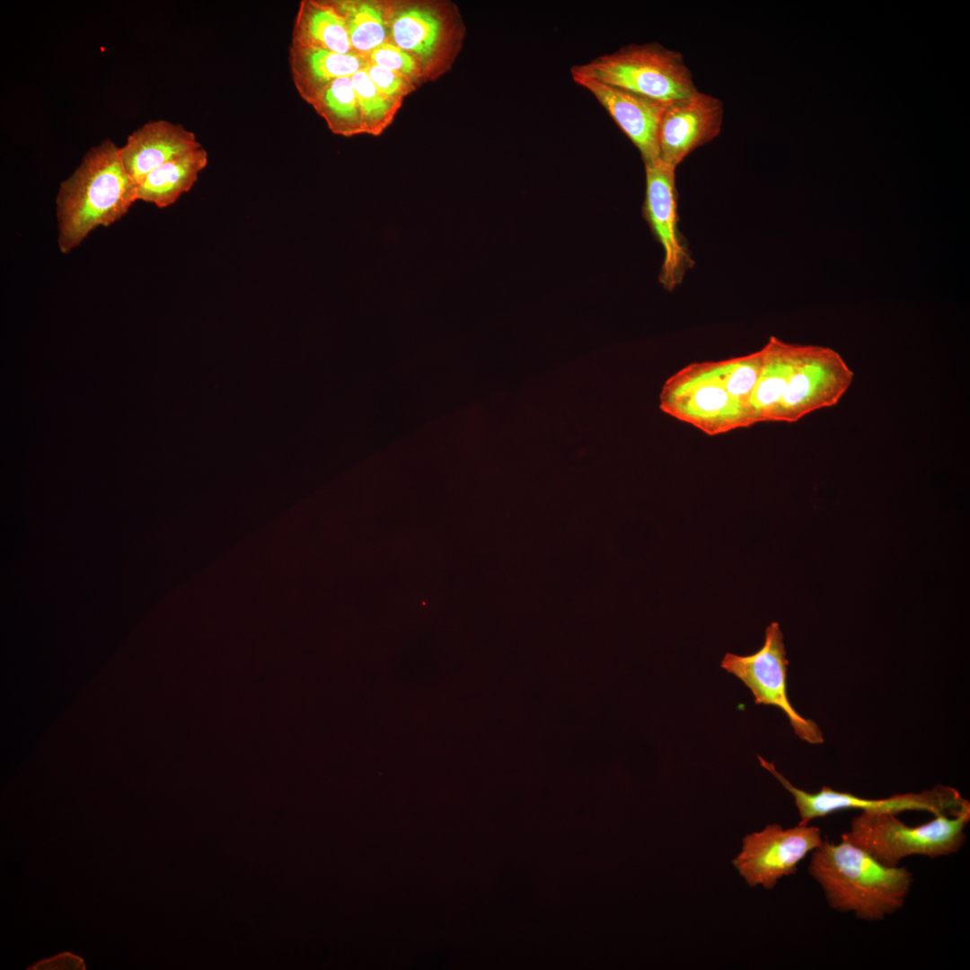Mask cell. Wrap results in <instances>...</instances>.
Listing matches in <instances>:
<instances>
[{
	"label": "cell",
	"instance_id": "cell-1",
	"mask_svg": "<svg viewBox=\"0 0 970 970\" xmlns=\"http://www.w3.org/2000/svg\"><path fill=\"white\" fill-rule=\"evenodd\" d=\"M808 873L822 888L828 906L878 922L900 910L913 882L906 868L886 867L852 843L823 842L810 853Z\"/></svg>",
	"mask_w": 970,
	"mask_h": 970
},
{
	"label": "cell",
	"instance_id": "cell-2",
	"mask_svg": "<svg viewBox=\"0 0 970 970\" xmlns=\"http://www.w3.org/2000/svg\"><path fill=\"white\" fill-rule=\"evenodd\" d=\"M137 188L111 140L91 148L57 196L60 251L70 252L96 227L120 219L137 200Z\"/></svg>",
	"mask_w": 970,
	"mask_h": 970
},
{
	"label": "cell",
	"instance_id": "cell-3",
	"mask_svg": "<svg viewBox=\"0 0 970 970\" xmlns=\"http://www.w3.org/2000/svg\"><path fill=\"white\" fill-rule=\"evenodd\" d=\"M970 807L957 815H938L911 826L890 812L861 811L853 817L841 840L854 844L886 867H898L910 856L930 859L952 855L966 841Z\"/></svg>",
	"mask_w": 970,
	"mask_h": 970
},
{
	"label": "cell",
	"instance_id": "cell-4",
	"mask_svg": "<svg viewBox=\"0 0 970 970\" xmlns=\"http://www.w3.org/2000/svg\"><path fill=\"white\" fill-rule=\"evenodd\" d=\"M571 73L664 104L683 100L698 91L683 56L656 42L622 47L573 66Z\"/></svg>",
	"mask_w": 970,
	"mask_h": 970
},
{
	"label": "cell",
	"instance_id": "cell-5",
	"mask_svg": "<svg viewBox=\"0 0 970 970\" xmlns=\"http://www.w3.org/2000/svg\"><path fill=\"white\" fill-rule=\"evenodd\" d=\"M659 401L663 412L710 436L754 425L749 409L727 391L717 361L692 363L675 373Z\"/></svg>",
	"mask_w": 970,
	"mask_h": 970
},
{
	"label": "cell",
	"instance_id": "cell-6",
	"mask_svg": "<svg viewBox=\"0 0 970 970\" xmlns=\"http://www.w3.org/2000/svg\"><path fill=\"white\" fill-rule=\"evenodd\" d=\"M758 760L793 796L800 816L799 825H807L815 819L848 809L896 815L904 811H926L933 816H954L970 807V802L958 790L943 785H936L918 793L895 794L885 798H865L828 786H822L816 792H807L794 786L777 771L772 763L760 755Z\"/></svg>",
	"mask_w": 970,
	"mask_h": 970
},
{
	"label": "cell",
	"instance_id": "cell-7",
	"mask_svg": "<svg viewBox=\"0 0 970 970\" xmlns=\"http://www.w3.org/2000/svg\"><path fill=\"white\" fill-rule=\"evenodd\" d=\"M788 665L783 635L780 624L773 622L766 628L764 642L758 651L747 656L727 653L720 666L751 690L756 705L781 710L801 740L813 745L822 744L824 739L818 725L801 716L789 700Z\"/></svg>",
	"mask_w": 970,
	"mask_h": 970
},
{
	"label": "cell",
	"instance_id": "cell-8",
	"mask_svg": "<svg viewBox=\"0 0 970 970\" xmlns=\"http://www.w3.org/2000/svg\"><path fill=\"white\" fill-rule=\"evenodd\" d=\"M854 374L835 350L798 345L795 363L774 421L793 423L834 406L850 388Z\"/></svg>",
	"mask_w": 970,
	"mask_h": 970
},
{
	"label": "cell",
	"instance_id": "cell-9",
	"mask_svg": "<svg viewBox=\"0 0 970 970\" xmlns=\"http://www.w3.org/2000/svg\"><path fill=\"white\" fill-rule=\"evenodd\" d=\"M823 841L820 828L814 825L771 824L743 838L732 863L749 886L772 889L782 877L795 874L799 862Z\"/></svg>",
	"mask_w": 970,
	"mask_h": 970
},
{
	"label": "cell",
	"instance_id": "cell-10",
	"mask_svg": "<svg viewBox=\"0 0 970 970\" xmlns=\"http://www.w3.org/2000/svg\"><path fill=\"white\" fill-rule=\"evenodd\" d=\"M645 173L642 215L663 249L659 282L665 289L672 291L694 264L678 225L675 168L658 159L645 163Z\"/></svg>",
	"mask_w": 970,
	"mask_h": 970
},
{
	"label": "cell",
	"instance_id": "cell-11",
	"mask_svg": "<svg viewBox=\"0 0 970 970\" xmlns=\"http://www.w3.org/2000/svg\"><path fill=\"white\" fill-rule=\"evenodd\" d=\"M722 121V101L699 91L667 104L657 132L660 160L676 169L690 153L719 135Z\"/></svg>",
	"mask_w": 970,
	"mask_h": 970
},
{
	"label": "cell",
	"instance_id": "cell-12",
	"mask_svg": "<svg viewBox=\"0 0 970 970\" xmlns=\"http://www.w3.org/2000/svg\"><path fill=\"white\" fill-rule=\"evenodd\" d=\"M573 81L588 91L638 148L645 163L659 158L657 132L667 104L630 91L571 73Z\"/></svg>",
	"mask_w": 970,
	"mask_h": 970
},
{
	"label": "cell",
	"instance_id": "cell-13",
	"mask_svg": "<svg viewBox=\"0 0 970 970\" xmlns=\"http://www.w3.org/2000/svg\"><path fill=\"white\" fill-rule=\"evenodd\" d=\"M200 146L195 134L181 124L158 119L131 133L119 147L122 165L138 185L145 177L172 158Z\"/></svg>",
	"mask_w": 970,
	"mask_h": 970
},
{
	"label": "cell",
	"instance_id": "cell-14",
	"mask_svg": "<svg viewBox=\"0 0 970 970\" xmlns=\"http://www.w3.org/2000/svg\"><path fill=\"white\" fill-rule=\"evenodd\" d=\"M366 63L365 57L355 53L340 54L292 44L289 47L292 80L307 102L326 84L340 77H351Z\"/></svg>",
	"mask_w": 970,
	"mask_h": 970
},
{
	"label": "cell",
	"instance_id": "cell-15",
	"mask_svg": "<svg viewBox=\"0 0 970 970\" xmlns=\"http://www.w3.org/2000/svg\"><path fill=\"white\" fill-rule=\"evenodd\" d=\"M761 349L762 368L749 401L753 424L774 421L792 372L798 344L787 343L772 336Z\"/></svg>",
	"mask_w": 970,
	"mask_h": 970
},
{
	"label": "cell",
	"instance_id": "cell-16",
	"mask_svg": "<svg viewBox=\"0 0 970 970\" xmlns=\"http://www.w3.org/2000/svg\"><path fill=\"white\" fill-rule=\"evenodd\" d=\"M207 162V152L201 145L172 158L137 185V200L153 203L160 208L171 206L192 188Z\"/></svg>",
	"mask_w": 970,
	"mask_h": 970
},
{
	"label": "cell",
	"instance_id": "cell-17",
	"mask_svg": "<svg viewBox=\"0 0 970 970\" xmlns=\"http://www.w3.org/2000/svg\"><path fill=\"white\" fill-rule=\"evenodd\" d=\"M291 44L340 54L354 53L343 15L334 4L316 1L300 3Z\"/></svg>",
	"mask_w": 970,
	"mask_h": 970
},
{
	"label": "cell",
	"instance_id": "cell-18",
	"mask_svg": "<svg viewBox=\"0 0 970 970\" xmlns=\"http://www.w3.org/2000/svg\"><path fill=\"white\" fill-rule=\"evenodd\" d=\"M336 133L348 135L362 126L351 77H340L322 88L309 101Z\"/></svg>",
	"mask_w": 970,
	"mask_h": 970
},
{
	"label": "cell",
	"instance_id": "cell-19",
	"mask_svg": "<svg viewBox=\"0 0 970 970\" xmlns=\"http://www.w3.org/2000/svg\"><path fill=\"white\" fill-rule=\"evenodd\" d=\"M440 31V22L432 13L417 8L401 13L392 25L396 46L421 57L434 51Z\"/></svg>",
	"mask_w": 970,
	"mask_h": 970
},
{
	"label": "cell",
	"instance_id": "cell-20",
	"mask_svg": "<svg viewBox=\"0 0 970 970\" xmlns=\"http://www.w3.org/2000/svg\"><path fill=\"white\" fill-rule=\"evenodd\" d=\"M346 20L353 52L365 57L384 42L385 28L381 12L366 3H334Z\"/></svg>",
	"mask_w": 970,
	"mask_h": 970
},
{
	"label": "cell",
	"instance_id": "cell-21",
	"mask_svg": "<svg viewBox=\"0 0 970 970\" xmlns=\"http://www.w3.org/2000/svg\"><path fill=\"white\" fill-rule=\"evenodd\" d=\"M717 362L721 379L728 393L744 403L750 410L749 401L762 368V349L745 356Z\"/></svg>",
	"mask_w": 970,
	"mask_h": 970
},
{
	"label": "cell",
	"instance_id": "cell-22",
	"mask_svg": "<svg viewBox=\"0 0 970 970\" xmlns=\"http://www.w3.org/2000/svg\"><path fill=\"white\" fill-rule=\"evenodd\" d=\"M351 81L361 120L369 124L387 117L392 105L391 98L379 92L363 68L351 76Z\"/></svg>",
	"mask_w": 970,
	"mask_h": 970
},
{
	"label": "cell",
	"instance_id": "cell-23",
	"mask_svg": "<svg viewBox=\"0 0 970 970\" xmlns=\"http://www.w3.org/2000/svg\"><path fill=\"white\" fill-rule=\"evenodd\" d=\"M369 62L401 75H411L416 71L414 58L396 45L384 42L369 55Z\"/></svg>",
	"mask_w": 970,
	"mask_h": 970
},
{
	"label": "cell",
	"instance_id": "cell-24",
	"mask_svg": "<svg viewBox=\"0 0 970 970\" xmlns=\"http://www.w3.org/2000/svg\"><path fill=\"white\" fill-rule=\"evenodd\" d=\"M363 69L379 92L389 98L401 94L407 90L408 82L403 76L404 75L379 66L369 61L366 63Z\"/></svg>",
	"mask_w": 970,
	"mask_h": 970
}]
</instances>
